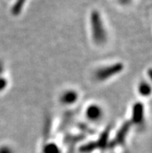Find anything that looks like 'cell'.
<instances>
[{"label": "cell", "mask_w": 152, "mask_h": 153, "mask_svg": "<svg viewBox=\"0 0 152 153\" xmlns=\"http://www.w3.org/2000/svg\"><path fill=\"white\" fill-rule=\"evenodd\" d=\"M92 37L96 44L103 45L107 41V33L98 12H93L91 16Z\"/></svg>", "instance_id": "obj_1"}, {"label": "cell", "mask_w": 152, "mask_h": 153, "mask_svg": "<svg viewBox=\"0 0 152 153\" xmlns=\"http://www.w3.org/2000/svg\"><path fill=\"white\" fill-rule=\"evenodd\" d=\"M123 65L122 63H115V64L106 65L98 68L95 72V79L99 82H104L110 79L112 77L116 76L123 71Z\"/></svg>", "instance_id": "obj_2"}, {"label": "cell", "mask_w": 152, "mask_h": 153, "mask_svg": "<svg viewBox=\"0 0 152 153\" xmlns=\"http://www.w3.org/2000/svg\"><path fill=\"white\" fill-rule=\"evenodd\" d=\"M85 116L90 121L97 122L103 116V111L102 107L97 104H91L87 107L85 111Z\"/></svg>", "instance_id": "obj_3"}, {"label": "cell", "mask_w": 152, "mask_h": 153, "mask_svg": "<svg viewBox=\"0 0 152 153\" xmlns=\"http://www.w3.org/2000/svg\"><path fill=\"white\" fill-rule=\"evenodd\" d=\"M79 99V94L74 89H67L62 93L60 101L64 105H72Z\"/></svg>", "instance_id": "obj_4"}, {"label": "cell", "mask_w": 152, "mask_h": 153, "mask_svg": "<svg viewBox=\"0 0 152 153\" xmlns=\"http://www.w3.org/2000/svg\"><path fill=\"white\" fill-rule=\"evenodd\" d=\"M132 120L134 124L140 125L144 120V106L141 103H137L133 105L132 111Z\"/></svg>", "instance_id": "obj_5"}, {"label": "cell", "mask_w": 152, "mask_h": 153, "mask_svg": "<svg viewBox=\"0 0 152 153\" xmlns=\"http://www.w3.org/2000/svg\"><path fill=\"white\" fill-rule=\"evenodd\" d=\"M130 127V124L129 122L125 123V124H123V126L120 128V130L118 131L117 134H116V142H117L118 143H122V142H123V141L126 138L127 134L129 131Z\"/></svg>", "instance_id": "obj_6"}, {"label": "cell", "mask_w": 152, "mask_h": 153, "mask_svg": "<svg viewBox=\"0 0 152 153\" xmlns=\"http://www.w3.org/2000/svg\"><path fill=\"white\" fill-rule=\"evenodd\" d=\"M151 85H149L147 82L143 81L141 82V83H139L138 85V92L141 96L144 97H148L151 94Z\"/></svg>", "instance_id": "obj_7"}, {"label": "cell", "mask_w": 152, "mask_h": 153, "mask_svg": "<svg viewBox=\"0 0 152 153\" xmlns=\"http://www.w3.org/2000/svg\"><path fill=\"white\" fill-rule=\"evenodd\" d=\"M45 153H60V150L55 144L50 143L47 145L44 148Z\"/></svg>", "instance_id": "obj_8"}, {"label": "cell", "mask_w": 152, "mask_h": 153, "mask_svg": "<svg viewBox=\"0 0 152 153\" xmlns=\"http://www.w3.org/2000/svg\"><path fill=\"white\" fill-rule=\"evenodd\" d=\"M8 82L7 80L5 79L4 77H2V76H0V92L4 90V89H6V86H7Z\"/></svg>", "instance_id": "obj_9"}, {"label": "cell", "mask_w": 152, "mask_h": 153, "mask_svg": "<svg viewBox=\"0 0 152 153\" xmlns=\"http://www.w3.org/2000/svg\"><path fill=\"white\" fill-rule=\"evenodd\" d=\"M0 153H13V151L9 146H2L0 148Z\"/></svg>", "instance_id": "obj_10"}, {"label": "cell", "mask_w": 152, "mask_h": 153, "mask_svg": "<svg viewBox=\"0 0 152 153\" xmlns=\"http://www.w3.org/2000/svg\"><path fill=\"white\" fill-rule=\"evenodd\" d=\"M4 71V65L2 62L0 61V76H2V74Z\"/></svg>", "instance_id": "obj_11"}]
</instances>
